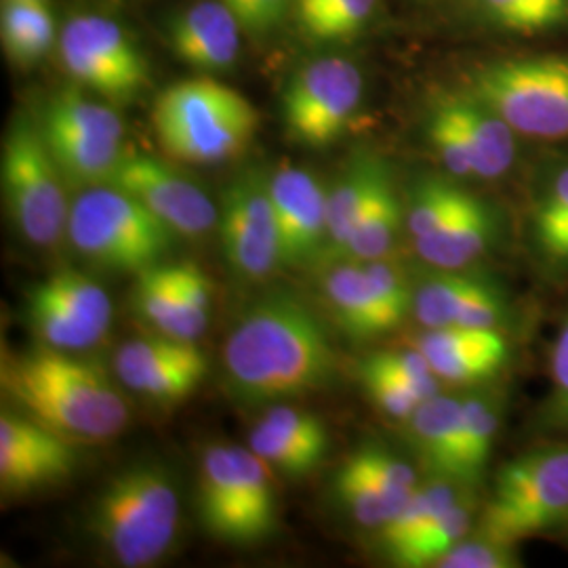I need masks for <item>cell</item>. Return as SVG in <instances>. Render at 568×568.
<instances>
[{"instance_id":"obj_13","label":"cell","mask_w":568,"mask_h":568,"mask_svg":"<svg viewBox=\"0 0 568 568\" xmlns=\"http://www.w3.org/2000/svg\"><path fill=\"white\" fill-rule=\"evenodd\" d=\"M270 199L281 236L283 265L323 264L326 246L325 187L300 166L278 169L267 178Z\"/></svg>"},{"instance_id":"obj_46","label":"cell","mask_w":568,"mask_h":568,"mask_svg":"<svg viewBox=\"0 0 568 568\" xmlns=\"http://www.w3.org/2000/svg\"><path fill=\"white\" fill-rule=\"evenodd\" d=\"M438 568H516L520 567V556L516 546L501 544L478 532L474 537L467 535L453 549L434 565Z\"/></svg>"},{"instance_id":"obj_7","label":"cell","mask_w":568,"mask_h":568,"mask_svg":"<svg viewBox=\"0 0 568 568\" xmlns=\"http://www.w3.org/2000/svg\"><path fill=\"white\" fill-rule=\"evenodd\" d=\"M2 192L23 241L53 246L68 234L70 206L61 175L39 124L20 116L2 143Z\"/></svg>"},{"instance_id":"obj_28","label":"cell","mask_w":568,"mask_h":568,"mask_svg":"<svg viewBox=\"0 0 568 568\" xmlns=\"http://www.w3.org/2000/svg\"><path fill=\"white\" fill-rule=\"evenodd\" d=\"M501 413L504 405L490 394L464 398V424L457 464V483L462 487H474L485 476L495 438L501 427Z\"/></svg>"},{"instance_id":"obj_33","label":"cell","mask_w":568,"mask_h":568,"mask_svg":"<svg viewBox=\"0 0 568 568\" xmlns=\"http://www.w3.org/2000/svg\"><path fill=\"white\" fill-rule=\"evenodd\" d=\"M471 194L448 178L429 175L415 183L405 204V230L410 241H422L447 224L466 206Z\"/></svg>"},{"instance_id":"obj_29","label":"cell","mask_w":568,"mask_h":568,"mask_svg":"<svg viewBox=\"0 0 568 568\" xmlns=\"http://www.w3.org/2000/svg\"><path fill=\"white\" fill-rule=\"evenodd\" d=\"M403 227H405V204L398 199L389 175L386 182L379 185L363 220L354 227L345 246V255L356 257L358 262L384 260L394 248Z\"/></svg>"},{"instance_id":"obj_49","label":"cell","mask_w":568,"mask_h":568,"mask_svg":"<svg viewBox=\"0 0 568 568\" xmlns=\"http://www.w3.org/2000/svg\"><path fill=\"white\" fill-rule=\"evenodd\" d=\"M333 2L335 0H295L297 18L302 21V26L310 23L314 18H318Z\"/></svg>"},{"instance_id":"obj_17","label":"cell","mask_w":568,"mask_h":568,"mask_svg":"<svg viewBox=\"0 0 568 568\" xmlns=\"http://www.w3.org/2000/svg\"><path fill=\"white\" fill-rule=\"evenodd\" d=\"M241 30V21L224 0H203L171 20L169 41L175 55L187 65L217 72L239 58Z\"/></svg>"},{"instance_id":"obj_35","label":"cell","mask_w":568,"mask_h":568,"mask_svg":"<svg viewBox=\"0 0 568 568\" xmlns=\"http://www.w3.org/2000/svg\"><path fill=\"white\" fill-rule=\"evenodd\" d=\"M41 124L44 129H58L74 135L112 142H122L124 133L121 116L112 108L91 102L77 91H65L55 95L47 105Z\"/></svg>"},{"instance_id":"obj_40","label":"cell","mask_w":568,"mask_h":568,"mask_svg":"<svg viewBox=\"0 0 568 568\" xmlns=\"http://www.w3.org/2000/svg\"><path fill=\"white\" fill-rule=\"evenodd\" d=\"M248 448L255 450L267 466L276 467L288 476L312 474L323 464L326 455L264 424H257L251 432Z\"/></svg>"},{"instance_id":"obj_1","label":"cell","mask_w":568,"mask_h":568,"mask_svg":"<svg viewBox=\"0 0 568 568\" xmlns=\"http://www.w3.org/2000/svg\"><path fill=\"white\" fill-rule=\"evenodd\" d=\"M225 382L246 405H272L323 389L337 358L325 326L302 297L276 291L251 305L224 344Z\"/></svg>"},{"instance_id":"obj_24","label":"cell","mask_w":568,"mask_h":568,"mask_svg":"<svg viewBox=\"0 0 568 568\" xmlns=\"http://www.w3.org/2000/svg\"><path fill=\"white\" fill-rule=\"evenodd\" d=\"M260 124L255 108L230 114L203 129L169 135L161 140L164 150L183 163L211 164L230 161L244 152Z\"/></svg>"},{"instance_id":"obj_38","label":"cell","mask_w":568,"mask_h":568,"mask_svg":"<svg viewBox=\"0 0 568 568\" xmlns=\"http://www.w3.org/2000/svg\"><path fill=\"white\" fill-rule=\"evenodd\" d=\"M206 371H209L206 356L201 352L185 361L131 373L122 377L121 382L145 398H152L159 403H178L187 398L192 392H196V387L201 386L206 377Z\"/></svg>"},{"instance_id":"obj_3","label":"cell","mask_w":568,"mask_h":568,"mask_svg":"<svg viewBox=\"0 0 568 568\" xmlns=\"http://www.w3.org/2000/svg\"><path fill=\"white\" fill-rule=\"evenodd\" d=\"M180 516V493L171 474L161 464H135L100 490L89 530L121 567H152L173 546Z\"/></svg>"},{"instance_id":"obj_5","label":"cell","mask_w":568,"mask_h":568,"mask_svg":"<svg viewBox=\"0 0 568 568\" xmlns=\"http://www.w3.org/2000/svg\"><path fill=\"white\" fill-rule=\"evenodd\" d=\"M467 91L532 142H568V55L504 58L478 65Z\"/></svg>"},{"instance_id":"obj_31","label":"cell","mask_w":568,"mask_h":568,"mask_svg":"<svg viewBox=\"0 0 568 568\" xmlns=\"http://www.w3.org/2000/svg\"><path fill=\"white\" fill-rule=\"evenodd\" d=\"M28 323L32 326L34 335L41 344L65 349V352H81L91 345L100 344L103 337L102 328H98L81 316H77L70 307L61 304L60 300L51 297L34 284L28 291Z\"/></svg>"},{"instance_id":"obj_8","label":"cell","mask_w":568,"mask_h":568,"mask_svg":"<svg viewBox=\"0 0 568 568\" xmlns=\"http://www.w3.org/2000/svg\"><path fill=\"white\" fill-rule=\"evenodd\" d=\"M363 93L365 79L356 63L344 58L307 63L284 89L286 133L312 148L335 142L356 114Z\"/></svg>"},{"instance_id":"obj_9","label":"cell","mask_w":568,"mask_h":568,"mask_svg":"<svg viewBox=\"0 0 568 568\" xmlns=\"http://www.w3.org/2000/svg\"><path fill=\"white\" fill-rule=\"evenodd\" d=\"M217 227L225 264L236 276L264 281L283 265L278 225L262 175L246 173L227 185Z\"/></svg>"},{"instance_id":"obj_27","label":"cell","mask_w":568,"mask_h":568,"mask_svg":"<svg viewBox=\"0 0 568 568\" xmlns=\"http://www.w3.org/2000/svg\"><path fill=\"white\" fill-rule=\"evenodd\" d=\"M466 495V487L434 478L427 485H419L415 493L406 499L400 511L387 523L386 527L377 530L379 548L386 554L387 560L405 548L417 535L432 527L453 504H457Z\"/></svg>"},{"instance_id":"obj_12","label":"cell","mask_w":568,"mask_h":568,"mask_svg":"<svg viewBox=\"0 0 568 568\" xmlns=\"http://www.w3.org/2000/svg\"><path fill=\"white\" fill-rule=\"evenodd\" d=\"M74 445L53 429L4 406L0 413L2 493H30L68 478L79 459Z\"/></svg>"},{"instance_id":"obj_39","label":"cell","mask_w":568,"mask_h":568,"mask_svg":"<svg viewBox=\"0 0 568 568\" xmlns=\"http://www.w3.org/2000/svg\"><path fill=\"white\" fill-rule=\"evenodd\" d=\"M42 291L51 297L60 300L61 304L70 307L82 321L108 331L112 323V302L102 284L84 276L77 270H60L39 283Z\"/></svg>"},{"instance_id":"obj_2","label":"cell","mask_w":568,"mask_h":568,"mask_svg":"<svg viewBox=\"0 0 568 568\" xmlns=\"http://www.w3.org/2000/svg\"><path fill=\"white\" fill-rule=\"evenodd\" d=\"M0 389L26 417L72 443H100L129 424V406L98 361L51 345L2 352Z\"/></svg>"},{"instance_id":"obj_48","label":"cell","mask_w":568,"mask_h":568,"mask_svg":"<svg viewBox=\"0 0 568 568\" xmlns=\"http://www.w3.org/2000/svg\"><path fill=\"white\" fill-rule=\"evenodd\" d=\"M243 30L265 32L284 20L293 0H224Z\"/></svg>"},{"instance_id":"obj_10","label":"cell","mask_w":568,"mask_h":568,"mask_svg":"<svg viewBox=\"0 0 568 568\" xmlns=\"http://www.w3.org/2000/svg\"><path fill=\"white\" fill-rule=\"evenodd\" d=\"M108 183L140 201L175 236L201 239L220 224V211L203 190L154 156L124 152Z\"/></svg>"},{"instance_id":"obj_16","label":"cell","mask_w":568,"mask_h":568,"mask_svg":"<svg viewBox=\"0 0 568 568\" xmlns=\"http://www.w3.org/2000/svg\"><path fill=\"white\" fill-rule=\"evenodd\" d=\"M466 143L476 180H504L520 156V135L490 105L467 89L445 93L436 100Z\"/></svg>"},{"instance_id":"obj_42","label":"cell","mask_w":568,"mask_h":568,"mask_svg":"<svg viewBox=\"0 0 568 568\" xmlns=\"http://www.w3.org/2000/svg\"><path fill=\"white\" fill-rule=\"evenodd\" d=\"M178 304H180V333L182 339L196 342L209 323L211 283L201 265L192 262L175 264Z\"/></svg>"},{"instance_id":"obj_44","label":"cell","mask_w":568,"mask_h":568,"mask_svg":"<svg viewBox=\"0 0 568 568\" xmlns=\"http://www.w3.org/2000/svg\"><path fill=\"white\" fill-rule=\"evenodd\" d=\"M368 363L384 368L392 377L413 387L424 400L436 396L440 392L438 377L434 368L427 363L426 356L413 345L406 349H379L366 356Z\"/></svg>"},{"instance_id":"obj_30","label":"cell","mask_w":568,"mask_h":568,"mask_svg":"<svg viewBox=\"0 0 568 568\" xmlns=\"http://www.w3.org/2000/svg\"><path fill=\"white\" fill-rule=\"evenodd\" d=\"M2 44L21 65L47 55L55 41V20L44 0H7L0 16Z\"/></svg>"},{"instance_id":"obj_37","label":"cell","mask_w":568,"mask_h":568,"mask_svg":"<svg viewBox=\"0 0 568 568\" xmlns=\"http://www.w3.org/2000/svg\"><path fill=\"white\" fill-rule=\"evenodd\" d=\"M483 18L514 34H539L568 26V0H476Z\"/></svg>"},{"instance_id":"obj_23","label":"cell","mask_w":568,"mask_h":568,"mask_svg":"<svg viewBox=\"0 0 568 568\" xmlns=\"http://www.w3.org/2000/svg\"><path fill=\"white\" fill-rule=\"evenodd\" d=\"M389 178V169L377 156L361 154L326 196V246L323 264L345 255L354 227L363 220L379 185Z\"/></svg>"},{"instance_id":"obj_26","label":"cell","mask_w":568,"mask_h":568,"mask_svg":"<svg viewBox=\"0 0 568 568\" xmlns=\"http://www.w3.org/2000/svg\"><path fill=\"white\" fill-rule=\"evenodd\" d=\"M335 493L358 525L375 530L386 527L410 497L386 487L356 453L335 474Z\"/></svg>"},{"instance_id":"obj_4","label":"cell","mask_w":568,"mask_h":568,"mask_svg":"<svg viewBox=\"0 0 568 568\" xmlns=\"http://www.w3.org/2000/svg\"><path fill=\"white\" fill-rule=\"evenodd\" d=\"M560 527H568V443L528 448L497 471L478 532L518 546Z\"/></svg>"},{"instance_id":"obj_14","label":"cell","mask_w":568,"mask_h":568,"mask_svg":"<svg viewBox=\"0 0 568 568\" xmlns=\"http://www.w3.org/2000/svg\"><path fill=\"white\" fill-rule=\"evenodd\" d=\"M413 345L426 356L438 379L455 386L485 384L504 373L514 358V345L506 328H426Z\"/></svg>"},{"instance_id":"obj_11","label":"cell","mask_w":568,"mask_h":568,"mask_svg":"<svg viewBox=\"0 0 568 568\" xmlns=\"http://www.w3.org/2000/svg\"><path fill=\"white\" fill-rule=\"evenodd\" d=\"M464 270H436L415 288L413 314L424 328L485 326L504 328L514 307L508 288L490 276Z\"/></svg>"},{"instance_id":"obj_36","label":"cell","mask_w":568,"mask_h":568,"mask_svg":"<svg viewBox=\"0 0 568 568\" xmlns=\"http://www.w3.org/2000/svg\"><path fill=\"white\" fill-rule=\"evenodd\" d=\"M133 310L145 325L156 328V333L182 339L175 265H152L138 274Z\"/></svg>"},{"instance_id":"obj_22","label":"cell","mask_w":568,"mask_h":568,"mask_svg":"<svg viewBox=\"0 0 568 568\" xmlns=\"http://www.w3.org/2000/svg\"><path fill=\"white\" fill-rule=\"evenodd\" d=\"M462 424L464 398L445 396L440 392L424 400L406 419L415 455L432 478L457 483Z\"/></svg>"},{"instance_id":"obj_20","label":"cell","mask_w":568,"mask_h":568,"mask_svg":"<svg viewBox=\"0 0 568 568\" xmlns=\"http://www.w3.org/2000/svg\"><path fill=\"white\" fill-rule=\"evenodd\" d=\"M253 108L239 91L206 77L187 79L166 87L152 110L159 140L187 133Z\"/></svg>"},{"instance_id":"obj_32","label":"cell","mask_w":568,"mask_h":568,"mask_svg":"<svg viewBox=\"0 0 568 568\" xmlns=\"http://www.w3.org/2000/svg\"><path fill=\"white\" fill-rule=\"evenodd\" d=\"M239 487L243 504L246 546L265 539L276 527V495L272 467L251 448H236Z\"/></svg>"},{"instance_id":"obj_6","label":"cell","mask_w":568,"mask_h":568,"mask_svg":"<svg viewBox=\"0 0 568 568\" xmlns=\"http://www.w3.org/2000/svg\"><path fill=\"white\" fill-rule=\"evenodd\" d=\"M65 236L95 264L135 276L163 264L178 239L140 201L110 183L82 190L70 206Z\"/></svg>"},{"instance_id":"obj_21","label":"cell","mask_w":568,"mask_h":568,"mask_svg":"<svg viewBox=\"0 0 568 568\" xmlns=\"http://www.w3.org/2000/svg\"><path fill=\"white\" fill-rule=\"evenodd\" d=\"M199 514L213 537L246 546L234 447H209L199 471Z\"/></svg>"},{"instance_id":"obj_47","label":"cell","mask_w":568,"mask_h":568,"mask_svg":"<svg viewBox=\"0 0 568 568\" xmlns=\"http://www.w3.org/2000/svg\"><path fill=\"white\" fill-rule=\"evenodd\" d=\"M264 426L272 427L281 434H286L307 447L316 448L321 453L328 450L331 438L321 417L305 413L302 408H293L288 405L272 406L260 422Z\"/></svg>"},{"instance_id":"obj_41","label":"cell","mask_w":568,"mask_h":568,"mask_svg":"<svg viewBox=\"0 0 568 568\" xmlns=\"http://www.w3.org/2000/svg\"><path fill=\"white\" fill-rule=\"evenodd\" d=\"M539 429L568 434V314L558 326L549 352V387L537 413Z\"/></svg>"},{"instance_id":"obj_18","label":"cell","mask_w":568,"mask_h":568,"mask_svg":"<svg viewBox=\"0 0 568 568\" xmlns=\"http://www.w3.org/2000/svg\"><path fill=\"white\" fill-rule=\"evenodd\" d=\"M504 222L493 204L471 194L466 206L434 234L415 241L426 264L436 270H464L488 255L501 243Z\"/></svg>"},{"instance_id":"obj_25","label":"cell","mask_w":568,"mask_h":568,"mask_svg":"<svg viewBox=\"0 0 568 568\" xmlns=\"http://www.w3.org/2000/svg\"><path fill=\"white\" fill-rule=\"evenodd\" d=\"M41 129L61 175L72 185L93 187L110 182L126 152L122 142L84 138L58 129H44L42 124Z\"/></svg>"},{"instance_id":"obj_45","label":"cell","mask_w":568,"mask_h":568,"mask_svg":"<svg viewBox=\"0 0 568 568\" xmlns=\"http://www.w3.org/2000/svg\"><path fill=\"white\" fill-rule=\"evenodd\" d=\"M377 0H335L304 30L318 41H345L356 37L373 18Z\"/></svg>"},{"instance_id":"obj_15","label":"cell","mask_w":568,"mask_h":568,"mask_svg":"<svg viewBox=\"0 0 568 568\" xmlns=\"http://www.w3.org/2000/svg\"><path fill=\"white\" fill-rule=\"evenodd\" d=\"M525 244L548 281H568V159L544 164L530 183Z\"/></svg>"},{"instance_id":"obj_34","label":"cell","mask_w":568,"mask_h":568,"mask_svg":"<svg viewBox=\"0 0 568 568\" xmlns=\"http://www.w3.org/2000/svg\"><path fill=\"white\" fill-rule=\"evenodd\" d=\"M474 525V501L464 495L422 535L408 541L405 548L398 549L389 562L396 567L424 568L434 567L448 549L455 548L462 539H466Z\"/></svg>"},{"instance_id":"obj_43","label":"cell","mask_w":568,"mask_h":568,"mask_svg":"<svg viewBox=\"0 0 568 568\" xmlns=\"http://www.w3.org/2000/svg\"><path fill=\"white\" fill-rule=\"evenodd\" d=\"M361 382L365 386L368 398L373 400V405L379 410H384L392 419L406 422L419 405L424 403V398L403 382H398L396 377H392L384 368L363 361V365L358 368Z\"/></svg>"},{"instance_id":"obj_19","label":"cell","mask_w":568,"mask_h":568,"mask_svg":"<svg viewBox=\"0 0 568 568\" xmlns=\"http://www.w3.org/2000/svg\"><path fill=\"white\" fill-rule=\"evenodd\" d=\"M323 291L335 323L354 339H373L405 323L371 281L365 262L326 270Z\"/></svg>"}]
</instances>
